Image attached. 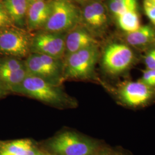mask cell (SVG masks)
Segmentation results:
<instances>
[{
	"label": "cell",
	"instance_id": "cell-28",
	"mask_svg": "<svg viewBox=\"0 0 155 155\" xmlns=\"http://www.w3.org/2000/svg\"></svg>",
	"mask_w": 155,
	"mask_h": 155
},
{
	"label": "cell",
	"instance_id": "cell-16",
	"mask_svg": "<svg viewBox=\"0 0 155 155\" xmlns=\"http://www.w3.org/2000/svg\"><path fill=\"white\" fill-rule=\"evenodd\" d=\"M35 147L32 142L28 139L18 140L4 144L1 147L2 154L20 155Z\"/></svg>",
	"mask_w": 155,
	"mask_h": 155
},
{
	"label": "cell",
	"instance_id": "cell-1",
	"mask_svg": "<svg viewBox=\"0 0 155 155\" xmlns=\"http://www.w3.org/2000/svg\"><path fill=\"white\" fill-rule=\"evenodd\" d=\"M13 93L22 94L56 107H72L75 102L58 84L28 74Z\"/></svg>",
	"mask_w": 155,
	"mask_h": 155
},
{
	"label": "cell",
	"instance_id": "cell-25",
	"mask_svg": "<svg viewBox=\"0 0 155 155\" xmlns=\"http://www.w3.org/2000/svg\"><path fill=\"white\" fill-rule=\"evenodd\" d=\"M78 2L79 3H84V2H94V1H101V0H75Z\"/></svg>",
	"mask_w": 155,
	"mask_h": 155
},
{
	"label": "cell",
	"instance_id": "cell-12",
	"mask_svg": "<svg viewBox=\"0 0 155 155\" xmlns=\"http://www.w3.org/2000/svg\"><path fill=\"white\" fill-rule=\"evenodd\" d=\"M4 5L14 25L22 28L26 26L27 0H3Z\"/></svg>",
	"mask_w": 155,
	"mask_h": 155
},
{
	"label": "cell",
	"instance_id": "cell-11",
	"mask_svg": "<svg viewBox=\"0 0 155 155\" xmlns=\"http://www.w3.org/2000/svg\"><path fill=\"white\" fill-rule=\"evenodd\" d=\"M52 2L43 0L28 4L26 27L29 31L44 28L51 12Z\"/></svg>",
	"mask_w": 155,
	"mask_h": 155
},
{
	"label": "cell",
	"instance_id": "cell-13",
	"mask_svg": "<svg viewBox=\"0 0 155 155\" xmlns=\"http://www.w3.org/2000/svg\"><path fill=\"white\" fill-rule=\"evenodd\" d=\"M125 40L130 45L143 48L155 41V31L150 25H143L132 32L126 33Z\"/></svg>",
	"mask_w": 155,
	"mask_h": 155
},
{
	"label": "cell",
	"instance_id": "cell-2",
	"mask_svg": "<svg viewBox=\"0 0 155 155\" xmlns=\"http://www.w3.org/2000/svg\"><path fill=\"white\" fill-rule=\"evenodd\" d=\"M47 147L52 155H96L98 150L94 140L68 131L50 140Z\"/></svg>",
	"mask_w": 155,
	"mask_h": 155
},
{
	"label": "cell",
	"instance_id": "cell-8",
	"mask_svg": "<svg viewBox=\"0 0 155 155\" xmlns=\"http://www.w3.org/2000/svg\"><path fill=\"white\" fill-rule=\"evenodd\" d=\"M154 88L140 81L124 83L118 90L119 97L126 105L132 107L144 105L154 97Z\"/></svg>",
	"mask_w": 155,
	"mask_h": 155
},
{
	"label": "cell",
	"instance_id": "cell-4",
	"mask_svg": "<svg viewBox=\"0 0 155 155\" xmlns=\"http://www.w3.org/2000/svg\"><path fill=\"white\" fill-rule=\"evenodd\" d=\"M98 57L97 45L89 47L65 57L63 78L82 79L91 77Z\"/></svg>",
	"mask_w": 155,
	"mask_h": 155
},
{
	"label": "cell",
	"instance_id": "cell-26",
	"mask_svg": "<svg viewBox=\"0 0 155 155\" xmlns=\"http://www.w3.org/2000/svg\"><path fill=\"white\" fill-rule=\"evenodd\" d=\"M43 1V0H27L28 4L33 3V2H38V1Z\"/></svg>",
	"mask_w": 155,
	"mask_h": 155
},
{
	"label": "cell",
	"instance_id": "cell-6",
	"mask_svg": "<svg viewBox=\"0 0 155 155\" xmlns=\"http://www.w3.org/2000/svg\"><path fill=\"white\" fill-rule=\"evenodd\" d=\"M134 61L133 51L126 44L113 43L105 48L102 56V64L107 72L118 75L125 72Z\"/></svg>",
	"mask_w": 155,
	"mask_h": 155
},
{
	"label": "cell",
	"instance_id": "cell-20",
	"mask_svg": "<svg viewBox=\"0 0 155 155\" xmlns=\"http://www.w3.org/2000/svg\"><path fill=\"white\" fill-rule=\"evenodd\" d=\"M143 8L146 16L155 26V0H144Z\"/></svg>",
	"mask_w": 155,
	"mask_h": 155
},
{
	"label": "cell",
	"instance_id": "cell-10",
	"mask_svg": "<svg viewBox=\"0 0 155 155\" xmlns=\"http://www.w3.org/2000/svg\"><path fill=\"white\" fill-rule=\"evenodd\" d=\"M97 44L94 36L83 26L78 25L67 32L64 56L66 57L80 50L97 45Z\"/></svg>",
	"mask_w": 155,
	"mask_h": 155
},
{
	"label": "cell",
	"instance_id": "cell-15",
	"mask_svg": "<svg viewBox=\"0 0 155 155\" xmlns=\"http://www.w3.org/2000/svg\"><path fill=\"white\" fill-rule=\"evenodd\" d=\"M118 25L127 33L132 32L141 27L137 10L127 12L116 17Z\"/></svg>",
	"mask_w": 155,
	"mask_h": 155
},
{
	"label": "cell",
	"instance_id": "cell-5",
	"mask_svg": "<svg viewBox=\"0 0 155 155\" xmlns=\"http://www.w3.org/2000/svg\"><path fill=\"white\" fill-rule=\"evenodd\" d=\"M32 36L23 28L12 26L0 29V54L17 58L31 54Z\"/></svg>",
	"mask_w": 155,
	"mask_h": 155
},
{
	"label": "cell",
	"instance_id": "cell-21",
	"mask_svg": "<svg viewBox=\"0 0 155 155\" xmlns=\"http://www.w3.org/2000/svg\"><path fill=\"white\" fill-rule=\"evenodd\" d=\"M141 82L150 87H155V70H146L143 72Z\"/></svg>",
	"mask_w": 155,
	"mask_h": 155
},
{
	"label": "cell",
	"instance_id": "cell-27",
	"mask_svg": "<svg viewBox=\"0 0 155 155\" xmlns=\"http://www.w3.org/2000/svg\"><path fill=\"white\" fill-rule=\"evenodd\" d=\"M44 155V154H43H43H42V155Z\"/></svg>",
	"mask_w": 155,
	"mask_h": 155
},
{
	"label": "cell",
	"instance_id": "cell-22",
	"mask_svg": "<svg viewBox=\"0 0 155 155\" xmlns=\"http://www.w3.org/2000/svg\"><path fill=\"white\" fill-rule=\"evenodd\" d=\"M147 70H155V48L148 51L144 59Z\"/></svg>",
	"mask_w": 155,
	"mask_h": 155
},
{
	"label": "cell",
	"instance_id": "cell-24",
	"mask_svg": "<svg viewBox=\"0 0 155 155\" xmlns=\"http://www.w3.org/2000/svg\"><path fill=\"white\" fill-rule=\"evenodd\" d=\"M8 92L6 91L1 83H0V97H2L3 95L6 94Z\"/></svg>",
	"mask_w": 155,
	"mask_h": 155
},
{
	"label": "cell",
	"instance_id": "cell-7",
	"mask_svg": "<svg viewBox=\"0 0 155 155\" xmlns=\"http://www.w3.org/2000/svg\"><path fill=\"white\" fill-rule=\"evenodd\" d=\"M67 32L58 33L43 31L32 38L31 53L49 56L61 59L65 53Z\"/></svg>",
	"mask_w": 155,
	"mask_h": 155
},
{
	"label": "cell",
	"instance_id": "cell-14",
	"mask_svg": "<svg viewBox=\"0 0 155 155\" xmlns=\"http://www.w3.org/2000/svg\"><path fill=\"white\" fill-rule=\"evenodd\" d=\"M27 75L25 68L15 71H0V83L8 93L13 92Z\"/></svg>",
	"mask_w": 155,
	"mask_h": 155
},
{
	"label": "cell",
	"instance_id": "cell-18",
	"mask_svg": "<svg viewBox=\"0 0 155 155\" xmlns=\"http://www.w3.org/2000/svg\"><path fill=\"white\" fill-rule=\"evenodd\" d=\"M25 68L24 61L19 58L11 57L0 59V71H15Z\"/></svg>",
	"mask_w": 155,
	"mask_h": 155
},
{
	"label": "cell",
	"instance_id": "cell-9",
	"mask_svg": "<svg viewBox=\"0 0 155 155\" xmlns=\"http://www.w3.org/2000/svg\"><path fill=\"white\" fill-rule=\"evenodd\" d=\"M80 22L93 36L102 32L107 24V15L105 6L101 1L89 2L81 12Z\"/></svg>",
	"mask_w": 155,
	"mask_h": 155
},
{
	"label": "cell",
	"instance_id": "cell-17",
	"mask_svg": "<svg viewBox=\"0 0 155 155\" xmlns=\"http://www.w3.org/2000/svg\"><path fill=\"white\" fill-rule=\"evenodd\" d=\"M138 0H109L108 6L111 13L116 17L122 13L137 10Z\"/></svg>",
	"mask_w": 155,
	"mask_h": 155
},
{
	"label": "cell",
	"instance_id": "cell-19",
	"mask_svg": "<svg viewBox=\"0 0 155 155\" xmlns=\"http://www.w3.org/2000/svg\"><path fill=\"white\" fill-rule=\"evenodd\" d=\"M12 26H15L4 5L3 1L0 0V29Z\"/></svg>",
	"mask_w": 155,
	"mask_h": 155
},
{
	"label": "cell",
	"instance_id": "cell-23",
	"mask_svg": "<svg viewBox=\"0 0 155 155\" xmlns=\"http://www.w3.org/2000/svg\"><path fill=\"white\" fill-rule=\"evenodd\" d=\"M96 155H118L117 154L114 153L113 152H111L109 150H104L101 152L99 153L98 154H97Z\"/></svg>",
	"mask_w": 155,
	"mask_h": 155
},
{
	"label": "cell",
	"instance_id": "cell-3",
	"mask_svg": "<svg viewBox=\"0 0 155 155\" xmlns=\"http://www.w3.org/2000/svg\"><path fill=\"white\" fill-rule=\"evenodd\" d=\"M80 22L81 11L70 0H52L51 12L43 31L67 32Z\"/></svg>",
	"mask_w": 155,
	"mask_h": 155
}]
</instances>
